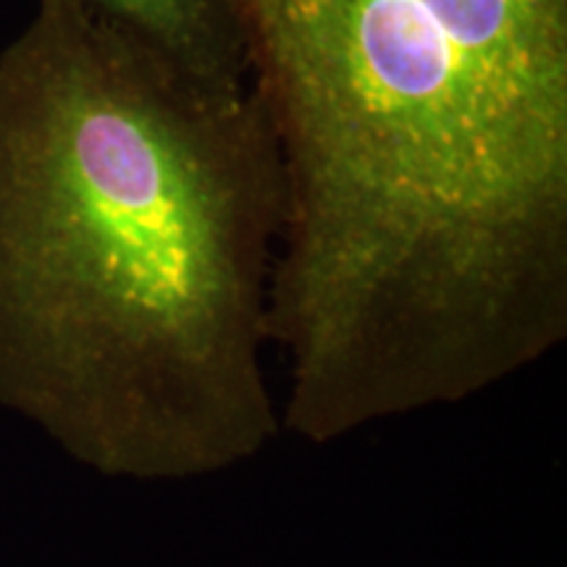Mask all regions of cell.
I'll list each match as a JSON object with an SVG mask.
<instances>
[{"label": "cell", "instance_id": "cell-1", "mask_svg": "<svg viewBox=\"0 0 567 567\" xmlns=\"http://www.w3.org/2000/svg\"><path fill=\"white\" fill-rule=\"evenodd\" d=\"M284 224V431L331 444L567 339V0H237Z\"/></svg>", "mask_w": 567, "mask_h": 567}, {"label": "cell", "instance_id": "cell-2", "mask_svg": "<svg viewBox=\"0 0 567 567\" xmlns=\"http://www.w3.org/2000/svg\"><path fill=\"white\" fill-rule=\"evenodd\" d=\"M281 224L252 87L40 0L0 55V358L97 465L187 484L279 439L264 352Z\"/></svg>", "mask_w": 567, "mask_h": 567}, {"label": "cell", "instance_id": "cell-3", "mask_svg": "<svg viewBox=\"0 0 567 567\" xmlns=\"http://www.w3.org/2000/svg\"><path fill=\"white\" fill-rule=\"evenodd\" d=\"M142 48L218 87H250L237 0H74Z\"/></svg>", "mask_w": 567, "mask_h": 567}]
</instances>
